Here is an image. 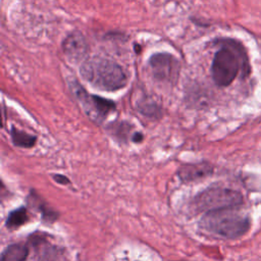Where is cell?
Listing matches in <instances>:
<instances>
[{"label": "cell", "mask_w": 261, "mask_h": 261, "mask_svg": "<svg viewBox=\"0 0 261 261\" xmlns=\"http://www.w3.org/2000/svg\"><path fill=\"white\" fill-rule=\"evenodd\" d=\"M220 48L214 54L211 74L214 83L219 87L230 85L240 70L244 74L249 71V61L246 51L241 43L231 39L219 42Z\"/></svg>", "instance_id": "cell-1"}, {"label": "cell", "mask_w": 261, "mask_h": 261, "mask_svg": "<svg viewBox=\"0 0 261 261\" xmlns=\"http://www.w3.org/2000/svg\"><path fill=\"white\" fill-rule=\"evenodd\" d=\"M80 71L85 81L103 91H117L127 84L125 70L111 59L94 56L82 63Z\"/></svg>", "instance_id": "cell-2"}, {"label": "cell", "mask_w": 261, "mask_h": 261, "mask_svg": "<svg viewBox=\"0 0 261 261\" xmlns=\"http://www.w3.org/2000/svg\"><path fill=\"white\" fill-rule=\"evenodd\" d=\"M237 208H226L206 212L202 217L201 226L218 237L224 239H238L244 236L250 228V221Z\"/></svg>", "instance_id": "cell-3"}, {"label": "cell", "mask_w": 261, "mask_h": 261, "mask_svg": "<svg viewBox=\"0 0 261 261\" xmlns=\"http://www.w3.org/2000/svg\"><path fill=\"white\" fill-rule=\"evenodd\" d=\"M243 203V196L238 191L226 188H210L194 199V206L199 212H210L226 208H236Z\"/></svg>", "instance_id": "cell-4"}, {"label": "cell", "mask_w": 261, "mask_h": 261, "mask_svg": "<svg viewBox=\"0 0 261 261\" xmlns=\"http://www.w3.org/2000/svg\"><path fill=\"white\" fill-rule=\"evenodd\" d=\"M70 89L81 103L86 113L98 122L102 121L111 111L115 109V104L111 100L89 94L76 81L70 83Z\"/></svg>", "instance_id": "cell-5"}, {"label": "cell", "mask_w": 261, "mask_h": 261, "mask_svg": "<svg viewBox=\"0 0 261 261\" xmlns=\"http://www.w3.org/2000/svg\"><path fill=\"white\" fill-rule=\"evenodd\" d=\"M149 65L153 75L163 82H175L179 73V62L171 54L156 53L149 59Z\"/></svg>", "instance_id": "cell-6"}, {"label": "cell", "mask_w": 261, "mask_h": 261, "mask_svg": "<svg viewBox=\"0 0 261 261\" xmlns=\"http://www.w3.org/2000/svg\"><path fill=\"white\" fill-rule=\"evenodd\" d=\"M62 48L65 56L71 62H79L84 58L88 51L86 39L81 33L69 34L62 43Z\"/></svg>", "instance_id": "cell-7"}, {"label": "cell", "mask_w": 261, "mask_h": 261, "mask_svg": "<svg viewBox=\"0 0 261 261\" xmlns=\"http://www.w3.org/2000/svg\"><path fill=\"white\" fill-rule=\"evenodd\" d=\"M211 172L212 167L206 162L189 163L179 167L178 177L185 182H191L208 176Z\"/></svg>", "instance_id": "cell-8"}, {"label": "cell", "mask_w": 261, "mask_h": 261, "mask_svg": "<svg viewBox=\"0 0 261 261\" xmlns=\"http://www.w3.org/2000/svg\"><path fill=\"white\" fill-rule=\"evenodd\" d=\"M29 256V249L23 244H11L1 253L0 261H25Z\"/></svg>", "instance_id": "cell-9"}, {"label": "cell", "mask_w": 261, "mask_h": 261, "mask_svg": "<svg viewBox=\"0 0 261 261\" xmlns=\"http://www.w3.org/2000/svg\"><path fill=\"white\" fill-rule=\"evenodd\" d=\"M28 220H29V214H28L27 208L20 207L18 209L11 211L8 214L5 221V225L9 229H13L23 225L24 223L28 222Z\"/></svg>", "instance_id": "cell-10"}, {"label": "cell", "mask_w": 261, "mask_h": 261, "mask_svg": "<svg viewBox=\"0 0 261 261\" xmlns=\"http://www.w3.org/2000/svg\"><path fill=\"white\" fill-rule=\"evenodd\" d=\"M39 261H69V260L65 256L62 250L58 249L55 246L47 245L43 247L39 256Z\"/></svg>", "instance_id": "cell-11"}, {"label": "cell", "mask_w": 261, "mask_h": 261, "mask_svg": "<svg viewBox=\"0 0 261 261\" xmlns=\"http://www.w3.org/2000/svg\"><path fill=\"white\" fill-rule=\"evenodd\" d=\"M12 142L15 146L21 147V148H31L35 145L37 138L35 136L29 135L24 132L18 130L15 127H12L10 130Z\"/></svg>", "instance_id": "cell-12"}, {"label": "cell", "mask_w": 261, "mask_h": 261, "mask_svg": "<svg viewBox=\"0 0 261 261\" xmlns=\"http://www.w3.org/2000/svg\"><path fill=\"white\" fill-rule=\"evenodd\" d=\"M53 179L60 185H68L69 184V179L65 175H62V174H53Z\"/></svg>", "instance_id": "cell-13"}, {"label": "cell", "mask_w": 261, "mask_h": 261, "mask_svg": "<svg viewBox=\"0 0 261 261\" xmlns=\"http://www.w3.org/2000/svg\"><path fill=\"white\" fill-rule=\"evenodd\" d=\"M132 140H133L134 142H136V143H139V142H141V141L143 140V135H142L141 133H136V134L133 136Z\"/></svg>", "instance_id": "cell-14"}]
</instances>
